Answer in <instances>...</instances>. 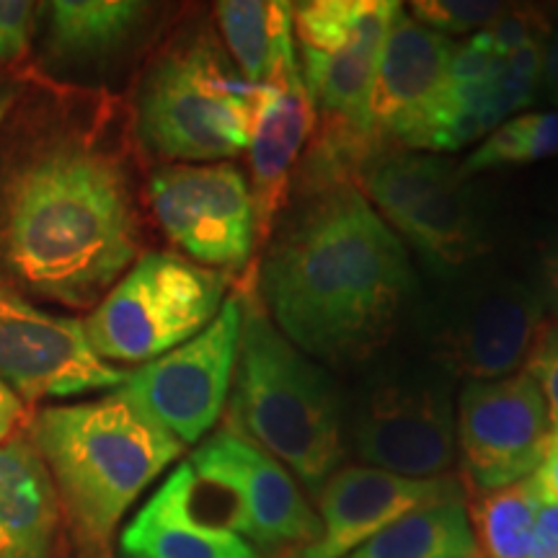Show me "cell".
Instances as JSON below:
<instances>
[{"instance_id":"obj_1","label":"cell","mask_w":558,"mask_h":558,"mask_svg":"<svg viewBox=\"0 0 558 558\" xmlns=\"http://www.w3.org/2000/svg\"><path fill=\"white\" fill-rule=\"evenodd\" d=\"M414 290L407 246L354 184L303 192L262 267L264 311L311 360L349 365L396 331Z\"/></svg>"},{"instance_id":"obj_2","label":"cell","mask_w":558,"mask_h":558,"mask_svg":"<svg viewBox=\"0 0 558 558\" xmlns=\"http://www.w3.org/2000/svg\"><path fill=\"white\" fill-rule=\"evenodd\" d=\"M137 251L128 171L111 153L65 140L26 160L5 184L0 264L34 295L96 308Z\"/></svg>"},{"instance_id":"obj_3","label":"cell","mask_w":558,"mask_h":558,"mask_svg":"<svg viewBox=\"0 0 558 558\" xmlns=\"http://www.w3.org/2000/svg\"><path fill=\"white\" fill-rule=\"evenodd\" d=\"M78 546L107 558L109 541L140 494L184 445L145 416L122 390L86 403L45 407L29 427Z\"/></svg>"},{"instance_id":"obj_4","label":"cell","mask_w":558,"mask_h":558,"mask_svg":"<svg viewBox=\"0 0 558 558\" xmlns=\"http://www.w3.org/2000/svg\"><path fill=\"white\" fill-rule=\"evenodd\" d=\"M241 303L228 427L318 492L344 456L337 390L326 369L271 324L259 298L241 292Z\"/></svg>"},{"instance_id":"obj_5","label":"cell","mask_w":558,"mask_h":558,"mask_svg":"<svg viewBox=\"0 0 558 558\" xmlns=\"http://www.w3.org/2000/svg\"><path fill=\"white\" fill-rule=\"evenodd\" d=\"M262 86L239 73L213 34L179 41L145 75L137 135L158 158L220 160L248 148Z\"/></svg>"},{"instance_id":"obj_6","label":"cell","mask_w":558,"mask_h":558,"mask_svg":"<svg viewBox=\"0 0 558 558\" xmlns=\"http://www.w3.org/2000/svg\"><path fill=\"white\" fill-rule=\"evenodd\" d=\"M228 277L171 251L140 256L83 320L104 362L148 365L197 337L226 303Z\"/></svg>"},{"instance_id":"obj_7","label":"cell","mask_w":558,"mask_h":558,"mask_svg":"<svg viewBox=\"0 0 558 558\" xmlns=\"http://www.w3.org/2000/svg\"><path fill=\"white\" fill-rule=\"evenodd\" d=\"M354 186L396 235L437 267L460 269L486 251L476 205L450 160L383 148L360 166Z\"/></svg>"},{"instance_id":"obj_8","label":"cell","mask_w":558,"mask_h":558,"mask_svg":"<svg viewBox=\"0 0 558 558\" xmlns=\"http://www.w3.org/2000/svg\"><path fill=\"white\" fill-rule=\"evenodd\" d=\"M186 463L199 486L218 494L226 505L222 525L248 541L262 556L305 548L318 538V514L292 473L233 427L207 437Z\"/></svg>"},{"instance_id":"obj_9","label":"cell","mask_w":558,"mask_h":558,"mask_svg":"<svg viewBox=\"0 0 558 558\" xmlns=\"http://www.w3.org/2000/svg\"><path fill=\"white\" fill-rule=\"evenodd\" d=\"M241 320L239 292L226 298L218 316L197 337L132 369L120 390L181 445H197L226 411L239 360Z\"/></svg>"},{"instance_id":"obj_10","label":"cell","mask_w":558,"mask_h":558,"mask_svg":"<svg viewBox=\"0 0 558 558\" xmlns=\"http://www.w3.org/2000/svg\"><path fill=\"white\" fill-rule=\"evenodd\" d=\"M148 202L160 230L190 262L215 271H241L259 228L248 179L233 163H171L148 181Z\"/></svg>"},{"instance_id":"obj_11","label":"cell","mask_w":558,"mask_h":558,"mask_svg":"<svg viewBox=\"0 0 558 558\" xmlns=\"http://www.w3.org/2000/svg\"><path fill=\"white\" fill-rule=\"evenodd\" d=\"M550 445L546 401L525 369L497 380H471L460 390L456 448L465 484L476 494L530 478Z\"/></svg>"},{"instance_id":"obj_12","label":"cell","mask_w":558,"mask_h":558,"mask_svg":"<svg viewBox=\"0 0 558 558\" xmlns=\"http://www.w3.org/2000/svg\"><path fill=\"white\" fill-rule=\"evenodd\" d=\"M128 378L130 369L94 352L83 320L39 311L0 288V380L21 401L120 390Z\"/></svg>"},{"instance_id":"obj_13","label":"cell","mask_w":558,"mask_h":558,"mask_svg":"<svg viewBox=\"0 0 558 558\" xmlns=\"http://www.w3.org/2000/svg\"><path fill=\"white\" fill-rule=\"evenodd\" d=\"M352 437L365 463L396 476H448L456 460V416L437 383H375L354 414Z\"/></svg>"},{"instance_id":"obj_14","label":"cell","mask_w":558,"mask_h":558,"mask_svg":"<svg viewBox=\"0 0 558 558\" xmlns=\"http://www.w3.org/2000/svg\"><path fill=\"white\" fill-rule=\"evenodd\" d=\"M452 41L411 19L407 11L390 26L383 45L367 128L375 148L418 150L448 96Z\"/></svg>"},{"instance_id":"obj_15","label":"cell","mask_w":558,"mask_h":558,"mask_svg":"<svg viewBox=\"0 0 558 558\" xmlns=\"http://www.w3.org/2000/svg\"><path fill=\"white\" fill-rule=\"evenodd\" d=\"M546 305L530 284H488L458 300L437 324L432 349L456 378L497 380L518 373L543 329Z\"/></svg>"},{"instance_id":"obj_16","label":"cell","mask_w":558,"mask_h":558,"mask_svg":"<svg viewBox=\"0 0 558 558\" xmlns=\"http://www.w3.org/2000/svg\"><path fill=\"white\" fill-rule=\"evenodd\" d=\"M452 499H463L456 476L407 478L373 465H347L318 488L320 533L303 548V558H347L403 514Z\"/></svg>"},{"instance_id":"obj_17","label":"cell","mask_w":558,"mask_h":558,"mask_svg":"<svg viewBox=\"0 0 558 558\" xmlns=\"http://www.w3.org/2000/svg\"><path fill=\"white\" fill-rule=\"evenodd\" d=\"M318 114L300 78V68L262 86L254 132L248 140L251 197L256 209L259 243L275 233L277 218L288 205L292 181L316 132Z\"/></svg>"},{"instance_id":"obj_18","label":"cell","mask_w":558,"mask_h":558,"mask_svg":"<svg viewBox=\"0 0 558 558\" xmlns=\"http://www.w3.org/2000/svg\"><path fill=\"white\" fill-rule=\"evenodd\" d=\"M120 558H264L199 507L190 463L166 476L120 535Z\"/></svg>"},{"instance_id":"obj_19","label":"cell","mask_w":558,"mask_h":558,"mask_svg":"<svg viewBox=\"0 0 558 558\" xmlns=\"http://www.w3.org/2000/svg\"><path fill=\"white\" fill-rule=\"evenodd\" d=\"M60 499L29 439L0 445V558H54Z\"/></svg>"},{"instance_id":"obj_20","label":"cell","mask_w":558,"mask_h":558,"mask_svg":"<svg viewBox=\"0 0 558 558\" xmlns=\"http://www.w3.org/2000/svg\"><path fill=\"white\" fill-rule=\"evenodd\" d=\"M228 58L254 86H269L298 68L292 3L277 0H222L215 5Z\"/></svg>"},{"instance_id":"obj_21","label":"cell","mask_w":558,"mask_h":558,"mask_svg":"<svg viewBox=\"0 0 558 558\" xmlns=\"http://www.w3.org/2000/svg\"><path fill=\"white\" fill-rule=\"evenodd\" d=\"M50 9L47 50L62 65H99L130 45L150 5L130 0H58Z\"/></svg>"},{"instance_id":"obj_22","label":"cell","mask_w":558,"mask_h":558,"mask_svg":"<svg viewBox=\"0 0 558 558\" xmlns=\"http://www.w3.org/2000/svg\"><path fill=\"white\" fill-rule=\"evenodd\" d=\"M380 52L383 45H354L341 52L300 50V78L316 107L318 124L369 137V90Z\"/></svg>"},{"instance_id":"obj_23","label":"cell","mask_w":558,"mask_h":558,"mask_svg":"<svg viewBox=\"0 0 558 558\" xmlns=\"http://www.w3.org/2000/svg\"><path fill=\"white\" fill-rule=\"evenodd\" d=\"M347 558H478L469 507L452 499L414 509Z\"/></svg>"},{"instance_id":"obj_24","label":"cell","mask_w":558,"mask_h":558,"mask_svg":"<svg viewBox=\"0 0 558 558\" xmlns=\"http://www.w3.org/2000/svg\"><path fill=\"white\" fill-rule=\"evenodd\" d=\"M401 11L396 0H311L292 5V32L300 50L341 52L354 45H386Z\"/></svg>"},{"instance_id":"obj_25","label":"cell","mask_w":558,"mask_h":558,"mask_svg":"<svg viewBox=\"0 0 558 558\" xmlns=\"http://www.w3.org/2000/svg\"><path fill=\"white\" fill-rule=\"evenodd\" d=\"M538 507L541 497L530 478L476 494L469 520L478 558H530Z\"/></svg>"},{"instance_id":"obj_26","label":"cell","mask_w":558,"mask_h":558,"mask_svg":"<svg viewBox=\"0 0 558 558\" xmlns=\"http://www.w3.org/2000/svg\"><path fill=\"white\" fill-rule=\"evenodd\" d=\"M558 156V109L527 111L509 117L497 130L481 140L458 166L460 177L469 179L494 169H514Z\"/></svg>"},{"instance_id":"obj_27","label":"cell","mask_w":558,"mask_h":558,"mask_svg":"<svg viewBox=\"0 0 558 558\" xmlns=\"http://www.w3.org/2000/svg\"><path fill=\"white\" fill-rule=\"evenodd\" d=\"M505 9V3H488V0H416L411 3L409 16L442 37H458V34L473 37L501 16Z\"/></svg>"},{"instance_id":"obj_28","label":"cell","mask_w":558,"mask_h":558,"mask_svg":"<svg viewBox=\"0 0 558 558\" xmlns=\"http://www.w3.org/2000/svg\"><path fill=\"white\" fill-rule=\"evenodd\" d=\"M484 34L494 45V50L507 58L509 52H514L522 45H530V41L548 45L550 34H554V24H550L548 13L538 9H509L507 5L505 13L494 19Z\"/></svg>"},{"instance_id":"obj_29","label":"cell","mask_w":558,"mask_h":558,"mask_svg":"<svg viewBox=\"0 0 558 558\" xmlns=\"http://www.w3.org/2000/svg\"><path fill=\"white\" fill-rule=\"evenodd\" d=\"M525 373L541 388L543 401H546L548 409L554 442H558V320L543 324L538 339H535L525 360Z\"/></svg>"},{"instance_id":"obj_30","label":"cell","mask_w":558,"mask_h":558,"mask_svg":"<svg viewBox=\"0 0 558 558\" xmlns=\"http://www.w3.org/2000/svg\"><path fill=\"white\" fill-rule=\"evenodd\" d=\"M37 3L0 0V62L16 60L29 47L37 29Z\"/></svg>"},{"instance_id":"obj_31","label":"cell","mask_w":558,"mask_h":558,"mask_svg":"<svg viewBox=\"0 0 558 558\" xmlns=\"http://www.w3.org/2000/svg\"><path fill=\"white\" fill-rule=\"evenodd\" d=\"M530 558H558V505L554 501L541 499Z\"/></svg>"},{"instance_id":"obj_32","label":"cell","mask_w":558,"mask_h":558,"mask_svg":"<svg viewBox=\"0 0 558 558\" xmlns=\"http://www.w3.org/2000/svg\"><path fill=\"white\" fill-rule=\"evenodd\" d=\"M538 295L543 305L558 316V235L541 246L538 256Z\"/></svg>"},{"instance_id":"obj_33","label":"cell","mask_w":558,"mask_h":558,"mask_svg":"<svg viewBox=\"0 0 558 558\" xmlns=\"http://www.w3.org/2000/svg\"><path fill=\"white\" fill-rule=\"evenodd\" d=\"M533 481L535 492L543 501H554L558 505V442L550 445V450L543 458V463L538 465V471L530 476Z\"/></svg>"},{"instance_id":"obj_34","label":"cell","mask_w":558,"mask_h":558,"mask_svg":"<svg viewBox=\"0 0 558 558\" xmlns=\"http://www.w3.org/2000/svg\"><path fill=\"white\" fill-rule=\"evenodd\" d=\"M21 416H24V401L0 380V445H5V439L13 435Z\"/></svg>"},{"instance_id":"obj_35","label":"cell","mask_w":558,"mask_h":558,"mask_svg":"<svg viewBox=\"0 0 558 558\" xmlns=\"http://www.w3.org/2000/svg\"><path fill=\"white\" fill-rule=\"evenodd\" d=\"M541 88L554 104H558V24L550 34L546 54H543V73H541Z\"/></svg>"},{"instance_id":"obj_36","label":"cell","mask_w":558,"mask_h":558,"mask_svg":"<svg viewBox=\"0 0 558 558\" xmlns=\"http://www.w3.org/2000/svg\"><path fill=\"white\" fill-rule=\"evenodd\" d=\"M11 104H13V90L0 86V122H3L5 114H9Z\"/></svg>"},{"instance_id":"obj_37","label":"cell","mask_w":558,"mask_h":558,"mask_svg":"<svg viewBox=\"0 0 558 558\" xmlns=\"http://www.w3.org/2000/svg\"><path fill=\"white\" fill-rule=\"evenodd\" d=\"M267 558H303V548H282Z\"/></svg>"}]
</instances>
